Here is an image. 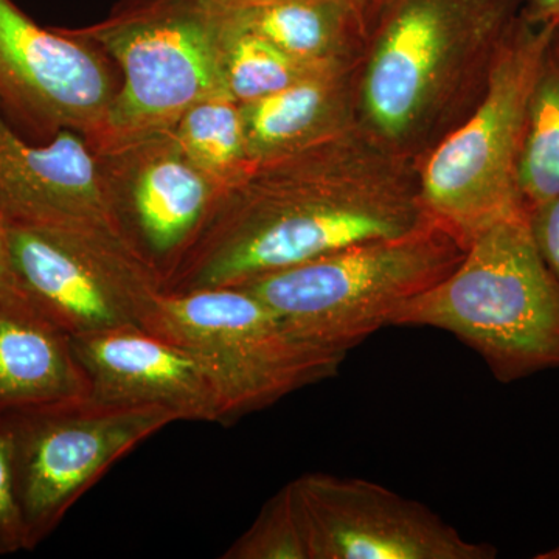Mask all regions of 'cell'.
Listing matches in <instances>:
<instances>
[{"label": "cell", "mask_w": 559, "mask_h": 559, "mask_svg": "<svg viewBox=\"0 0 559 559\" xmlns=\"http://www.w3.org/2000/svg\"><path fill=\"white\" fill-rule=\"evenodd\" d=\"M390 326L451 333L500 382L559 369V278L540 253L530 210L479 231L459 266L401 305Z\"/></svg>", "instance_id": "7a4b0ae2"}, {"label": "cell", "mask_w": 559, "mask_h": 559, "mask_svg": "<svg viewBox=\"0 0 559 559\" xmlns=\"http://www.w3.org/2000/svg\"><path fill=\"white\" fill-rule=\"evenodd\" d=\"M28 550L60 525L114 463L178 418L154 406L84 395L7 414Z\"/></svg>", "instance_id": "ba28073f"}, {"label": "cell", "mask_w": 559, "mask_h": 559, "mask_svg": "<svg viewBox=\"0 0 559 559\" xmlns=\"http://www.w3.org/2000/svg\"><path fill=\"white\" fill-rule=\"evenodd\" d=\"M385 2H388V0H373V7H371V17H373V20L374 16H377L378 11L385 5Z\"/></svg>", "instance_id": "4316f807"}, {"label": "cell", "mask_w": 559, "mask_h": 559, "mask_svg": "<svg viewBox=\"0 0 559 559\" xmlns=\"http://www.w3.org/2000/svg\"><path fill=\"white\" fill-rule=\"evenodd\" d=\"M540 253L559 278V197L530 212Z\"/></svg>", "instance_id": "603a6c76"}, {"label": "cell", "mask_w": 559, "mask_h": 559, "mask_svg": "<svg viewBox=\"0 0 559 559\" xmlns=\"http://www.w3.org/2000/svg\"><path fill=\"white\" fill-rule=\"evenodd\" d=\"M521 0H388L359 84L367 128L382 145L421 138L474 72L488 70Z\"/></svg>", "instance_id": "3957f363"}, {"label": "cell", "mask_w": 559, "mask_h": 559, "mask_svg": "<svg viewBox=\"0 0 559 559\" xmlns=\"http://www.w3.org/2000/svg\"><path fill=\"white\" fill-rule=\"evenodd\" d=\"M0 218L33 229L98 230L130 240L105 162L84 135L62 130L46 145H32L10 127L2 108Z\"/></svg>", "instance_id": "7c38bea8"}, {"label": "cell", "mask_w": 559, "mask_h": 559, "mask_svg": "<svg viewBox=\"0 0 559 559\" xmlns=\"http://www.w3.org/2000/svg\"><path fill=\"white\" fill-rule=\"evenodd\" d=\"M348 70L342 62L316 66L285 90L241 105L249 160L272 159L348 128Z\"/></svg>", "instance_id": "e0dca14e"}, {"label": "cell", "mask_w": 559, "mask_h": 559, "mask_svg": "<svg viewBox=\"0 0 559 559\" xmlns=\"http://www.w3.org/2000/svg\"><path fill=\"white\" fill-rule=\"evenodd\" d=\"M0 301H5V304H28L20 285H17L16 275H14L13 264H11L9 237H7V224L2 218H0Z\"/></svg>", "instance_id": "cb8c5ba5"}, {"label": "cell", "mask_w": 559, "mask_h": 559, "mask_svg": "<svg viewBox=\"0 0 559 559\" xmlns=\"http://www.w3.org/2000/svg\"><path fill=\"white\" fill-rule=\"evenodd\" d=\"M557 27L521 11L492 57L479 105L418 171L426 212L465 248L489 224L525 207L518 190L525 121Z\"/></svg>", "instance_id": "5b68a950"}, {"label": "cell", "mask_w": 559, "mask_h": 559, "mask_svg": "<svg viewBox=\"0 0 559 559\" xmlns=\"http://www.w3.org/2000/svg\"><path fill=\"white\" fill-rule=\"evenodd\" d=\"M170 132L186 156L224 190L252 165L246 151L241 105L227 90L191 106Z\"/></svg>", "instance_id": "d6986e66"}, {"label": "cell", "mask_w": 559, "mask_h": 559, "mask_svg": "<svg viewBox=\"0 0 559 559\" xmlns=\"http://www.w3.org/2000/svg\"><path fill=\"white\" fill-rule=\"evenodd\" d=\"M311 559H492L428 507L377 481L310 473L289 481Z\"/></svg>", "instance_id": "30bf717a"}, {"label": "cell", "mask_w": 559, "mask_h": 559, "mask_svg": "<svg viewBox=\"0 0 559 559\" xmlns=\"http://www.w3.org/2000/svg\"><path fill=\"white\" fill-rule=\"evenodd\" d=\"M68 32L123 72L100 130L87 140L100 156L170 131L191 106L227 90L218 20L201 0H134L94 27Z\"/></svg>", "instance_id": "8992f818"}, {"label": "cell", "mask_w": 559, "mask_h": 559, "mask_svg": "<svg viewBox=\"0 0 559 559\" xmlns=\"http://www.w3.org/2000/svg\"><path fill=\"white\" fill-rule=\"evenodd\" d=\"M429 221L409 157L349 124L250 165L162 275V290L246 285L358 242L409 234Z\"/></svg>", "instance_id": "6da1fadb"}, {"label": "cell", "mask_w": 559, "mask_h": 559, "mask_svg": "<svg viewBox=\"0 0 559 559\" xmlns=\"http://www.w3.org/2000/svg\"><path fill=\"white\" fill-rule=\"evenodd\" d=\"M358 2L362 3V5H366L371 14V7H373V0H358ZM371 22H373V17H371Z\"/></svg>", "instance_id": "83f0119b"}, {"label": "cell", "mask_w": 559, "mask_h": 559, "mask_svg": "<svg viewBox=\"0 0 559 559\" xmlns=\"http://www.w3.org/2000/svg\"><path fill=\"white\" fill-rule=\"evenodd\" d=\"M7 237L25 299L70 337L143 329L164 293L157 271L127 238L16 224H7Z\"/></svg>", "instance_id": "9c48e42d"}, {"label": "cell", "mask_w": 559, "mask_h": 559, "mask_svg": "<svg viewBox=\"0 0 559 559\" xmlns=\"http://www.w3.org/2000/svg\"><path fill=\"white\" fill-rule=\"evenodd\" d=\"M121 224L162 275L189 246L224 189L186 156L170 131L102 156Z\"/></svg>", "instance_id": "5bb4252c"}, {"label": "cell", "mask_w": 559, "mask_h": 559, "mask_svg": "<svg viewBox=\"0 0 559 559\" xmlns=\"http://www.w3.org/2000/svg\"><path fill=\"white\" fill-rule=\"evenodd\" d=\"M70 340L95 399L162 407L178 421L231 423L218 373L193 349L140 326Z\"/></svg>", "instance_id": "4fadbf2b"}, {"label": "cell", "mask_w": 559, "mask_h": 559, "mask_svg": "<svg viewBox=\"0 0 559 559\" xmlns=\"http://www.w3.org/2000/svg\"><path fill=\"white\" fill-rule=\"evenodd\" d=\"M524 13L530 20L559 25V0H532Z\"/></svg>", "instance_id": "d4e9b609"}, {"label": "cell", "mask_w": 559, "mask_h": 559, "mask_svg": "<svg viewBox=\"0 0 559 559\" xmlns=\"http://www.w3.org/2000/svg\"><path fill=\"white\" fill-rule=\"evenodd\" d=\"M466 248L436 221L348 246L238 286L263 300L301 341L348 355L393 312L459 266Z\"/></svg>", "instance_id": "277c9868"}, {"label": "cell", "mask_w": 559, "mask_h": 559, "mask_svg": "<svg viewBox=\"0 0 559 559\" xmlns=\"http://www.w3.org/2000/svg\"><path fill=\"white\" fill-rule=\"evenodd\" d=\"M24 550L27 533L17 498L13 428L9 417L0 415V557Z\"/></svg>", "instance_id": "7402d4cb"}, {"label": "cell", "mask_w": 559, "mask_h": 559, "mask_svg": "<svg viewBox=\"0 0 559 559\" xmlns=\"http://www.w3.org/2000/svg\"><path fill=\"white\" fill-rule=\"evenodd\" d=\"M117 91L97 47L0 0V108L44 138L70 130L90 140Z\"/></svg>", "instance_id": "8fae6325"}, {"label": "cell", "mask_w": 559, "mask_h": 559, "mask_svg": "<svg viewBox=\"0 0 559 559\" xmlns=\"http://www.w3.org/2000/svg\"><path fill=\"white\" fill-rule=\"evenodd\" d=\"M215 17L219 24L224 79L231 97L240 105L285 90L308 70L322 66L297 61L257 33L227 24L216 14Z\"/></svg>", "instance_id": "ffe728a7"}, {"label": "cell", "mask_w": 559, "mask_h": 559, "mask_svg": "<svg viewBox=\"0 0 559 559\" xmlns=\"http://www.w3.org/2000/svg\"><path fill=\"white\" fill-rule=\"evenodd\" d=\"M68 333L32 305L0 301V415L90 395Z\"/></svg>", "instance_id": "9a60e30c"}, {"label": "cell", "mask_w": 559, "mask_h": 559, "mask_svg": "<svg viewBox=\"0 0 559 559\" xmlns=\"http://www.w3.org/2000/svg\"><path fill=\"white\" fill-rule=\"evenodd\" d=\"M219 20L257 33L305 64H349L366 39L369 9L358 0H201Z\"/></svg>", "instance_id": "2e32d148"}, {"label": "cell", "mask_w": 559, "mask_h": 559, "mask_svg": "<svg viewBox=\"0 0 559 559\" xmlns=\"http://www.w3.org/2000/svg\"><path fill=\"white\" fill-rule=\"evenodd\" d=\"M518 190L530 212L559 197V25L530 97Z\"/></svg>", "instance_id": "ac0fdd59"}, {"label": "cell", "mask_w": 559, "mask_h": 559, "mask_svg": "<svg viewBox=\"0 0 559 559\" xmlns=\"http://www.w3.org/2000/svg\"><path fill=\"white\" fill-rule=\"evenodd\" d=\"M538 559H559V546L555 547V549H551L549 551H544V554L538 555L536 557Z\"/></svg>", "instance_id": "484cf974"}, {"label": "cell", "mask_w": 559, "mask_h": 559, "mask_svg": "<svg viewBox=\"0 0 559 559\" xmlns=\"http://www.w3.org/2000/svg\"><path fill=\"white\" fill-rule=\"evenodd\" d=\"M223 559H311L310 544L289 484L264 503L257 520Z\"/></svg>", "instance_id": "44dd1931"}, {"label": "cell", "mask_w": 559, "mask_h": 559, "mask_svg": "<svg viewBox=\"0 0 559 559\" xmlns=\"http://www.w3.org/2000/svg\"><path fill=\"white\" fill-rule=\"evenodd\" d=\"M143 330L212 362L231 423L336 377L347 358L301 341L263 300L238 286L162 293Z\"/></svg>", "instance_id": "52a82bcc"}]
</instances>
